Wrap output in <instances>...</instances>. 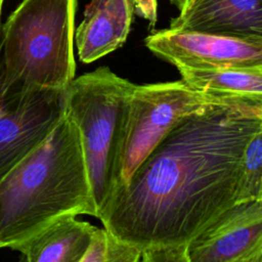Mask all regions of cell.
I'll return each mask as SVG.
<instances>
[{"instance_id":"obj_16","label":"cell","mask_w":262,"mask_h":262,"mask_svg":"<svg viewBox=\"0 0 262 262\" xmlns=\"http://www.w3.org/2000/svg\"><path fill=\"white\" fill-rule=\"evenodd\" d=\"M4 0H0V15H1V9H2V4ZM0 28H1V23H0Z\"/></svg>"},{"instance_id":"obj_7","label":"cell","mask_w":262,"mask_h":262,"mask_svg":"<svg viewBox=\"0 0 262 262\" xmlns=\"http://www.w3.org/2000/svg\"><path fill=\"white\" fill-rule=\"evenodd\" d=\"M146 47L178 68L262 67V39L166 29L145 38Z\"/></svg>"},{"instance_id":"obj_6","label":"cell","mask_w":262,"mask_h":262,"mask_svg":"<svg viewBox=\"0 0 262 262\" xmlns=\"http://www.w3.org/2000/svg\"><path fill=\"white\" fill-rule=\"evenodd\" d=\"M64 90L28 88L0 93V180L62 119Z\"/></svg>"},{"instance_id":"obj_15","label":"cell","mask_w":262,"mask_h":262,"mask_svg":"<svg viewBox=\"0 0 262 262\" xmlns=\"http://www.w3.org/2000/svg\"><path fill=\"white\" fill-rule=\"evenodd\" d=\"M140 262H189L186 245L148 248L141 252Z\"/></svg>"},{"instance_id":"obj_13","label":"cell","mask_w":262,"mask_h":262,"mask_svg":"<svg viewBox=\"0 0 262 262\" xmlns=\"http://www.w3.org/2000/svg\"><path fill=\"white\" fill-rule=\"evenodd\" d=\"M262 200V131L249 140L242 159L236 204Z\"/></svg>"},{"instance_id":"obj_12","label":"cell","mask_w":262,"mask_h":262,"mask_svg":"<svg viewBox=\"0 0 262 262\" xmlns=\"http://www.w3.org/2000/svg\"><path fill=\"white\" fill-rule=\"evenodd\" d=\"M181 80L201 93L234 101L262 104V67L178 68Z\"/></svg>"},{"instance_id":"obj_14","label":"cell","mask_w":262,"mask_h":262,"mask_svg":"<svg viewBox=\"0 0 262 262\" xmlns=\"http://www.w3.org/2000/svg\"><path fill=\"white\" fill-rule=\"evenodd\" d=\"M141 251L121 242L106 229L97 228L80 262H140Z\"/></svg>"},{"instance_id":"obj_5","label":"cell","mask_w":262,"mask_h":262,"mask_svg":"<svg viewBox=\"0 0 262 262\" xmlns=\"http://www.w3.org/2000/svg\"><path fill=\"white\" fill-rule=\"evenodd\" d=\"M234 100L201 93L182 80L135 85L123 129L115 193L180 121L209 105Z\"/></svg>"},{"instance_id":"obj_4","label":"cell","mask_w":262,"mask_h":262,"mask_svg":"<svg viewBox=\"0 0 262 262\" xmlns=\"http://www.w3.org/2000/svg\"><path fill=\"white\" fill-rule=\"evenodd\" d=\"M134 87L101 67L74 79L64 90V114L79 132L96 218L115 193L120 145Z\"/></svg>"},{"instance_id":"obj_9","label":"cell","mask_w":262,"mask_h":262,"mask_svg":"<svg viewBox=\"0 0 262 262\" xmlns=\"http://www.w3.org/2000/svg\"><path fill=\"white\" fill-rule=\"evenodd\" d=\"M178 9L170 29L262 39V0H170Z\"/></svg>"},{"instance_id":"obj_8","label":"cell","mask_w":262,"mask_h":262,"mask_svg":"<svg viewBox=\"0 0 262 262\" xmlns=\"http://www.w3.org/2000/svg\"><path fill=\"white\" fill-rule=\"evenodd\" d=\"M186 251L189 262H262V200L233 205Z\"/></svg>"},{"instance_id":"obj_3","label":"cell","mask_w":262,"mask_h":262,"mask_svg":"<svg viewBox=\"0 0 262 262\" xmlns=\"http://www.w3.org/2000/svg\"><path fill=\"white\" fill-rule=\"evenodd\" d=\"M77 0H23L0 30V93L75 79Z\"/></svg>"},{"instance_id":"obj_1","label":"cell","mask_w":262,"mask_h":262,"mask_svg":"<svg viewBox=\"0 0 262 262\" xmlns=\"http://www.w3.org/2000/svg\"><path fill=\"white\" fill-rule=\"evenodd\" d=\"M262 131V104L209 105L180 121L99 214L139 251L187 245L236 204L244 150Z\"/></svg>"},{"instance_id":"obj_2","label":"cell","mask_w":262,"mask_h":262,"mask_svg":"<svg viewBox=\"0 0 262 262\" xmlns=\"http://www.w3.org/2000/svg\"><path fill=\"white\" fill-rule=\"evenodd\" d=\"M97 217L79 132L64 114L47 138L0 180V242L16 250L53 222Z\"/></svg>"},{"instance_id":"obj_11","label":"cell","mask_w":262,"mask_h":262,"mask_svg":"<svg viewBox=\"0 0 262 262\" xmlns=\"http://www.w3.org/2000/svg\"><path fill=\"white\" fill-rule=\"evenodd\" d=\"M96 230L75 216L61 218L21 244L17 262H80Z\"/></svg>"},{"instance_id":"obj_10","label":"cell","mask_w":262,"mask_h":262,"mask_svg":"<svg viewBox=\"0 0 262 262\" xmlns=\"http://www.w3.org/2000/svg\"><path fill=\"white\" fill-rule=\"evenodd\" d=\"M132 14V0H90L74 34L80 60L92 62L122 46Z\"/></svg>"},{"instance_id":"obj_17","label":"cell","mask_w":262,"mask_h":262,"mask_svg":"<svg viewBox=\"0 0 262 262\" xmlns=\"http://www.w3.org/2000/svg\"><path fill=\"white\" fill-rule=\"evenodd\" d=\"M0 248H3V247H2V245H1V242H0Z\"/></svg>"}]
</instances>
